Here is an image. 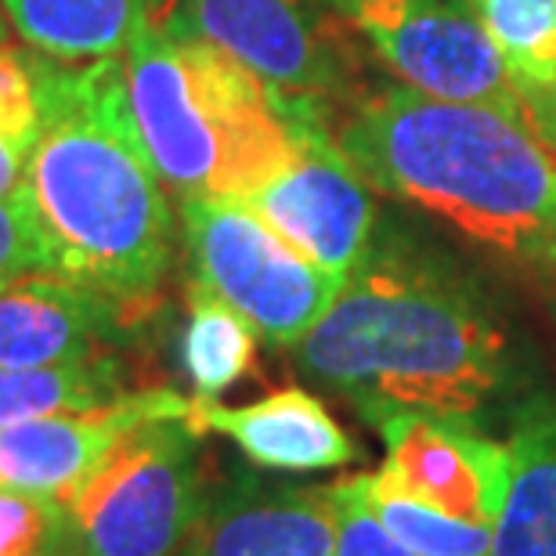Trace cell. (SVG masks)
Here are the masks:
<instances>
[{
  "label": "cell",
  "instance_id": "1",
  "mask_svg": "<svg viewBox=\"0 0 556 556\" xmlns=\"http://www.w3.org/2000/svg\"><path fill=\"white\" fill-rule=\"evenodd\" d=\"M37 94L22 195L48 271L149 315L174 261V214L130 109L124 59L37 54Z\"/></svg>",
  "mask_w": 556,
  "mask_h": 556
},
{
  "label": "cell",
  "instance_id": "2",
  "mask_svg": "<svg viewBox=\"0 0 556 556\" xmlns=\"http://www.w3.org/2000/svg\"><path fill=\"white\" fill-rule=\"evenodd\" d=\"M293 365L376 427L394 413L473 422L514 380L492 307L427 257L372 247L293 343Z\"/></svg>",
  "mask_w": 556,
  "mask_h": 556
},
{
  "label": "cell",
  "instance_id": "3",
  "mask_svg": "<svg viewBox=\"0 0 556 556\" xmlns=\"http://www.w3.org/2000/svg\"><path fill=\"white\" fill-rule=\"evenodd\" d=\"M329 130L376 192L520 268H556V152L528 116L380 87L329 113Z\"/></svg>",
  "mask_w": 556,
  "mask_h": 556
},
{
  "label": "cell",
  "instance_id": "4",
  "mask_svg": "<svg viewBox=\"0 0 556 556\" xmlns=\"http://www.w3.org/2000/svg\"><path fill=\"white\" fill-rule=\"evenodd\" d=\"M124 73L144 149L177 199H247L296 155L311 105L286 102L206 40L144 26Z\"/></svg>",
  "mask_w": 556,
  "mask_h": 556
},
{
  "label": "cell",
  "instance_id": "5",
  "mask_svg": "<svg viewBox=\"0 0 556 556\" xmlns=\"http://www.w3.org/2000/svg\"><path fill=\"white\" fill-rule=\"evenodd\" d=\"M199 438L185 419L130 430L65 506L62 556H174L203 514Z\"/></svg>",
  "mask_w": 556,
  "mask_h": 556
},
{
  "label": "cell",
  "instance_id": "6",
  "mask_svg": "<svg viewBox=\"0 0 556 556\" xmlns=\"http://www.w3.org/2000/svg\"><path fill=\"white\" fill-rule=\"evenodd\" d=\"M192 282L236 307L275 348H293L332 307L348 278L293 250L242 199H181Z\"/></svg>",
  "mask_w": 556,
  "mask_h": 556
},
{
  "label": "cell",
  "instance_id": "7",
  "mask_svg": "<svg viewBox=\"0 0 556 556\" xmlns=\"http://www.w3.org/2000/svg\"><path fill=\"white\" fill-rule=\"evenodd\" d=\"M326 0H166L170 26L206 40L286 102L337 113L354 98V62Z\"/></svg>",
  "mask_w": 556,
  "mask_h": 556
},
{
  "label": "cell",
  "instance_id": "8",
  "mask_svg": "<svg viewBox=\"0 0 556 556\" xmlns=\"http://www.w3.org/2000/svg\"><path fill=\"white\" fill-rule=\"evenodd\" d=\"M337 15L408 91L525 116V91L470 0H343Z\"/></svg>",
  "mask_w": 556,
  "mask_h": 556
},
{
  "label": "cell",
  "instance_id": "9",
  "mask_svg": "<svg viewBox=\"0 0 556 556\" xmlns=\"http://www.w3.org/2000/svg\"><path fill=\"white\" fill-rule=\"evenodd\" d=\"M242 203L289 247L340 278L376 247V188L332 138L329 109H307L296 155Z\"/></svg>",
  "mask_w": 556,
  "mask_h": 556
},
{
  "label": "cell",
  "instance_id": "10",
  "mask_svg": "<svg viewBox=\"0 0 556 556\" xmlns=\"http://www.w3.org/2000/svg\"><path fill=\"white\" fill-rule=\"evenodd\" d=\"M192 397L152 387L80 413H59L0 430V488L22 495L70 503L94 466L127 438L155 419H185Z\"/></svg>",
  "mask_w": 556,
  "mask_h": 556
},
{
  "label": "cell",
  "instance_id": "11",
  "mask_svg": "<svg viewBox=\"0 0 556 556\" xmlns=\"http://www.w3.org/2000/svg\"><path fill=\"white\" fill-rule=\"evenodd\" d=\"M144 315L54 271L0 286V369H48L109 358Z\"/></svg>",
  "mask_w": 556,
  "mask_h": 556
},
{
  "label": "cell",
  "instance_id": "12",
  "mask_svg": "<svg viewBox=\"0 0 556 556\" xmlns=\"http://www.w3.org/2000/svg\"><path fill=\"white\" fill-rule=\"evenodd\" d=\"M387 444V470L422 503L495 528L506 498V444L484 438L473 422L394 413L376 422Z\"/></svg>",
  "mask_w": 556,
  "mask_h": 556
},
{
  "label": "cell",
  "instance_id": "13",
  "mask_svg": "<svg viewBox=\"0 0 556 556\" xmlns=\"http://www.w3.org/2000/svg\"><path fill=\"white\" fill-rule=\"evenodd\" d=\"M181 556H337V495L329 488L239 477L199 514Z\"/></svg>",
  "mask_w": 556,
  "mask_h": 556
},
{
  "label": "cell",
  "instance_id": "14",
  "mask_svg": "<svg viewBox=\"0 0 556 556\" xmlns=\"http://www.w3.org/2000/svg\"><path fill=\"white\" fill-rule=\"evenodd\" d=\"M185 422L195 433L228 438L253 466L271 473L340 470L358 459V444L348 438L326 402H318L304 387H282L250 405L192 397Z\"/></svg>",
  "mask_w": 556,
  "mask_h": 556
},
{
  "label": "cell",
  "instance_id": "15",
  "mask_svg": "<svg viewBox=\"0 0 556 556\" xmlns=\"http://www.w3.org/2000/svg\"><path fill=\"white\" fill-rule=\"evenodd\" d=\"M506 455L509 481L492 556H556V397H531L520 408Z\"/></svg>",
  "mask_w": 556,
  "mask_h": 556
},
{
  "label": "cell",
  "instance_id": "16",
  "mask_svg": "<svg viewBox=\"0 0 556 556\" xmlns=\"http://www.w3.org/2000/svg\"><path fill=\"white\" fill-rule=\"evenodd\" d=\"M26 48L62 62L124 59L127 43L163 18L166 0H0Z\"/></svg>",
  "mask_w": 556,
  "mask_h": 556
},
{
  "label": "cell",
  "instance_id": "17",
  "mask_svg": "<svg viewBox=\"0 0 556 556\" xmlns=\"http://www.w3.org/2000/svg\"><path fill=\"white\" fill-rule=\"evenodd\" d=\"M351 484V492L372 509V517L391 531L397 542H405L408 549L419 556H492V528L470 525L444 509L422 503L408 488L394 481V473L376 470V473H354L343 477Z\"/></svg>",
  "mask_w": 556,
  "mask_h": 556
},
{
  "label": "cell",
  "instance_id": "18",
  "mask_svg": "<svg viewBox=\"0 0 556 556\" xmlns=\"http://www.w3.org/2000/svg\"><path fill=\"white\" fill-rule=\"evenodd\" d=\"M257 329L210 289H188V321L181 332V365L195 397H217L253 369Z\"/></svg>",
  "mask_w": 556,
  "mask_h": 556
},
{
  "label": "cell",
  "instance_id": "19",
  "mask_svg": "<svg viewBox=\"0 0 556 556\" xmlns=\"http://www.w3.org/2000/svg\"><path fill=\"white\" fill-rule=\"evenodd\" d=\"M124 394V369L116 354L48 369H0V430L40 416L98 408Z\"/></svg>",
  "mask_w": 556,
  "mask_h": 556
},
{
  "label": "cell",
  "instance_id": "20",
  "mask_svg": "<svg viewBox=\"0 0 556 556\" xmlns=\"http://www.w3.org/2000/svg\"><path fill=\"white\" fill-rule=\"evenodd\" d=\"M520 91L556 84V0H470Z\"/></svg>",
  "mask_w": 556,
  "mask_h": 556
},
{
  "label": "cell",
  "instance_id": "21",
  "mask_svg": "<svg viewBox=\"0 0 556 556\" xmlns=\"http://www.w3.org/2000/svg\"><path fill=\"white\" fill-rule=\"evenodd\" d=\"M40 124L37 94V51L22 43H0V138L26 163Z\"/></svg>",
  "mask_w": 556,
  "mask_h": 556
},
{
  "label": "cell",
  "instance_id": "22",
  "mask_svg": "<svg viewBox=\"0 0 556 556\" xmlns=\"http://www.w3.org/2000/svg\"><path fill=\"white\" fill-rule=\"evenodd\" d=\"M65 506L0 488V556H62Z\"/></svg>",
  "mask_w": 556,
  "mask_h": 556
},
{
  "label": "cell",
  "instance_id": "23",
  "mask_svg": "<svg viewBox=\"0 0 556 556\" xmlns=\"http://www.w3.org/2000/svg\"><path fill=\"white\" fill-rule=\"evenodd\" d=\"M332 495H337V556H419L372 517V509L351 492L348 481L332 484Z\"/></svg>",
  "mask_w": 556,
  "mask_h": 556
},
{
  "label": "cell",
  "instance_id": "24",
  "mask_svg": "<svg viewBox=\"0 0 556 556\" xmlns=\"http://www.w3.org/2000/svg\"><path fill=\"white\" fill-rule=\"evenodd\" d=\"M26 271H48V253H43L40 231L18 188L15 195L0 199V286Z\"/></svg>",
  "mask_w": 556,
  "mask_h": 556
},
{
  "label": "cell",
  "instance_id": "25",
  "mask_svg": "<svg viewBox=\"0 0 556 556\" xmlns=\"http://www.w3.org/2000/svg\"><path fill=\"white\" fill-rule=\"evenodd\" d=\"M525 116L542 135V141L556 152V84L525 91Z\"/></svg>",
  "mask_w": 556,
  "mask_h": 556
},
{
  "label": "cell",
  "instance_id": "26",
  "mask_svg": "<svg viewBox=\"0 0 556 556\" xmlns=\"http://www.w3.org/2000/svg\"><path fill=\"white\" fill-rule=\"evenodd\" d=\"M22 188V155L0 138V199L15 195Z\"/></svg>",
  "mask_w": 556,
  "mask_h": 556
},
{
  "label": "cell",
  "instance_id": "27",
  "mask_svg": "<svg viewBox=\"0 0 556 556\" xmlns=\"http://www.w3.org/2000/svg\"><path fill=\"white\" fill-rule=\"evenodd\" d=\"M8 40V15H0V43Z\"/></svg>",
  "mask_w": 556,
  "mask_h": 556
},
{
  "label": "cell",
  "instance_id": "28",
  "mask_svg": "<svg viewBox=\"0 0 556 556\" xmlns=\"http://www.w3.org/2000/svg\"><path fill=\"white\" fill-rule=\"evenodd\" d=\"M326 4H329V8H332V11H337V8H340V4H343V0H326Z\"/></svg>",
  "mask_w": 556,
  "mask_h": 556
}]
</instances>
